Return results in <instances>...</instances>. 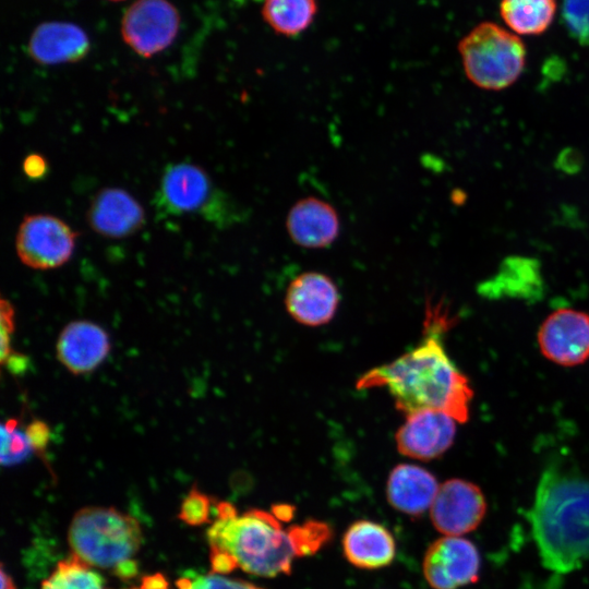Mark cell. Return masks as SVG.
<instances>
[{
    "label": "cell",
    "instance_id": "f1b7e54d",
    "mask_svg": "<svg viewBox=\"0 0 589 589\" xmlns=\"http://www.w3.org/2000/svg\"><path fill=\"white\" fill-rule=\"evenodd\" d=\"M25 435L31 448L44 450L49 442L50 432L43 421L35 420L26 428Z\"/></svg>",
    "mask_w": 589,
    "mask_h": 589
},
{
    "label": "cell",
    "instance_id": "4dcf8cb0",
    "mask_svg": "<svg viewBox=\"0 0 589 589\" xmlns=\"http://www.w3.org/2000/svg\"><path fill=\"white\" fill-rule=\"evenodd\" d=\"M293 507L287 504H278L273 507V514L281 521L289 520L293 515Z\"/></svg>",
    "mask_w": 589,
    "mask_h": 589
},
{
    "label": "cell",
    "instance_id": "ac0fdd59",
    "mask_svg": "<svg viewBox=\"0 0 589 589\" xmlns=\"http://www.w3.org/2000/svg\"><path fill=\"white\" fill-rule=\"evenodd\" d=\"M438 486L429 470L416 465L399 464L388 476L386 497L396 510L417 517L431 508Z\"/></svg>",
    "mask_w": 589,
    "mask_h": 589
},
{
    "label": "cell",
    "instance_id": "e0dca14e",
    "mask_svg": "<svg viewBox=\"0 0 589 589\" xmlns=\"http://www.w3.org/2000/svg\"><path fill=\"white\" fill-rule=\"evenodd\" d=\"M89 39L77 25L68 22H46L32 33L27 52L43 65L76 62L85 58Z\"/></svg>",
    "mask_w": 589,
    "mask_h": 589
},
{
    "label": "cell",
    "instance_id": "83f0119b",
    "mask_svg": "<svg viewBox=\"0 0 589 589\" xmlns=\"http://www.w3.org/2000/svg\"><path fill=\"white\" fill-rule=\"evenodd\" d=\"M1 363L4 364L10 358V338L14 329V309L10 301L1 300Z\"/></svg>",
    "mask_w": 589,
    "mask_h": 589
},
{
    "label": "cell",
    "instance_id": "d6a6232c",
    "mask_svg": "<svg viewBox=\"0 0 589 589\" xmlns=\"http://www.w3.org/2000/svg\"><path fill=\"white\" fill-rule=\"evenodd\" d=\"M1 589H15L12 579L5 574L3 568H1Z\"/></svg>",
    "mask_w": 589,
    "mask_h": 589
},
{
    "label": "cell",
    "instance_id": "9a60e30c",
    "mask_svg": "<svg viewBox=\"0 0 589 589\" xmlns=\"http://www.w3.org/2000/svg\"><path fill=\"white\" fill-rule=\"evenodd\" d=\"M286 228L297 245L323 249L332 245L339 237L340 219L332 204L315 196H306L290 207Z\"/></svg>",
    "mask_w": 589,
    "mask_h": 589
},
{
    "label": "cell",
    "instance_id": "9c48e42d",
    "mask_svg": "<svg viewBox=\"0 0 589 589\" xmlns=\"http://www.w3.org/2000/svg\"><path fill=\"white\" fill-rule=\"evenodd\" d=\"M422 568L426 582L433 589H459L479 580L481 557L469 539L444 536L430 544Z\"/></svg>",
    "mask_w": 589,
    "mask_h": 589
},
{
    "label": "cell",
    "instance_id": "5b68a950",
    "mask_svg": "<svg viewBox=\"0 0 589 589\" xmlns=\"http://www.w3.org/2000/svg\"><path fill=\"white\" fill-rule=\"evenodd\" d=\"M468 80L486 91L513 85L526 64V47L518 35L493 22L474 26L458 44Z\"/></svg>",
    "mask_w": 589,
    "mask_h": 589
},
{
    "label": "cell",
    "instance_id": "d6986e66",
    "mask_svg": "<svg viewBox=\"0 0 589 589\" xmlns=\"http://www.w3.org/2000/svg\"><path fill=\"white\" fill-rule=\"evenodd\" d=\"M342 551L347 561L356 567L377 569L393 562L396 543L384 526L370 520H358L346 530Z\"/></svg>",
    "mask_w": 589,
    "mask_h": 589
},
{
    "label": "cell",
    "instance_id": "7a4b0ae2",
    "mask_svg": "<svg viewBox=\"0 0 589 589\" xmlns=\"http://www.w3.org/2000/svg\"><path fill=\"white\" fill-rule=\"evenodd\" d=\"M528 521L546 569L568 574L589 561V481L566 457L541 472Z\"/></svg>",
    "mask_w": 589,
    "mask_h": 589
},
{
    "label": "cell",
    "instance_id": "8992f818",
    "mask_svg": "<svg viewBox=\"0 0 589 589\" xmlns=\"http://www.w3.org/2000/svg\"><path fill=\"white\" fill-rule=\"evenodd\" d=\"M158 208L170 215L200 214L218 227L244 219L236 201L215 187L208 173L191 163L168 166L157 193Z\"/></svg>",
    "mask_w": 589,
    "mask_h": 589
},
{
    "label": "cell",
    "instance_id": "4fadbf2b",
    "mask_svg": "<svg viewBox=\"0 0 589 589\" xmlns=\"http://www.w3.org/2000/svg\"><path fill=\"white\" fill-rule=\"evenodd\" d=\"M339 302V290L334 280L318 272H305L293 278L285 296V305L290 316L306 326L328 323Z\"/></svg>",
    "mask_w": 589,
    "mask_h": 589
},
{
    "label": "cell",
    "instance_id": "52a82bcc",
    "mask_svg": "<svg viewBox=\"0 0 589 589\" xmlns=\"http://www.w3.org/2000/svg\"><path fill=\"white\" fill-rule=\"evenodd\" d=\"M77 233L62 219L35 214L23 218L15 240L20 261L34 269H53L65 264L75 249Z\"/></svg>",
    "mask_w": 589,
    "mask_h": 589
},
{
    "label": "cell",
    "instance_id": "1f68e13d",
    "mask_svg": "<svg viewBox=\"0 0 589 589\" xmlns=\"http://www.w3.org/2000/svg\"><path fill=\"white\" fill-rule=\"evenodd\" d=\"M166 581L160 575L147 577L143 581L142 589H166Z\"/></svg>",
    "mask_w": 589,
    "mask_h": 589
},
{
    "label": "cell",
    "instance_id": "44dd1931",
    "mask_svg": "<svg viewBox=\"0 0 589 589\" xmlns=\"http://www.w3.org/2000/svg\"><path fill=\"white\" fill-rule=\"evenodd\" d=\"M317 13L316 0H263L262 16L277 34L292 37L306 31Z\"/></svg>",
    "mask_w": 589,
    "mask_h": 589
},
{
    "label": "cell",
    "instance_id": "8fae6325",
    "mask_svg": "<svg viewBox=\"0 0 589 589\" xmlns=\"http://www.w3.org/2000/svg\"><path fill=\"white\" fill-rule=\"evenodd\" d=\"M538 342L544 357L564 366L589 359V315L573 309H560L541 324Z\"/></svg>",
    "mask_w": 589,
    "mask_h": 589
},
{
    "label": "cell",
    "instance_id": "cb8c5ba5",
    "mask_svg": "<svg viewBox=\"0 0 589 589\" xmlns=\"http://www.w3.org/2000/svg\"><path fill=\"white\" fill-rule=\"evenodd\" d=\"M563 16L572 36L589 45V0H564Z\"/></svg>",
    "mask_w": 589,
    "mask_h": 589
},
{
    "label": "cell",
    "instance_id": "ffe728a7",
    "mask_svg": "<svg viewBox=\"0 0 589 589\" xmlns=\"http://www.w3.org/2000/svg\"><path fill=\"white\" fill-rule=\"evenodd\" d=\"M501 17L516 35H540L552 24L556 0H502Z\"/></svg>",
    "mask_w": 589,
    "mask_h": 589
},
{
    "label": "cell",
    "instance_id": "6da1fadb",
    "mask_svg": "<svg viewBox=\"0 0 589 589\" xmlns=\"http://www.w3.org/2000/svg\"><path fill=\"white\" fill-rule=\"evenodd\" d=\"M442 310L441 303L432 306L429 302L420 342L394 361L365 372L357 388L385 387L406 416L434 409L466 422L473 393L445 350L443 337L450 320Z\"/></svg>",
    "mask_w": 589,
    "mask_h": 589
},
{
    "label": "cell",
    "instance_id": "ba28073f",
    "mask_svg": "<svg viewBox=\"0 0 589 589\" xmlns=\"http://www.w3.org/2000/svg\"><path fill=\"white\" fill-rule=\"evenodd\" d=\"M179 25V12L168 0H136L124 12L121 34L137 55L149 58L172 44Z\"/></svg>",
    "mask_w": 589,
    "mask_h": 589
},
{
    "label": "cell",
    "instance_id": "3957f363",
    "mask_svg": "<svg viewBox=\"0 0 589 589\" xmlns=\"http://www.w3.org/2000/svg\"><path fill=\"white\" fill-rule=\"evenodd\" d=\"M207 537L215 574L239 567L255 576L276 577L289 574L298 557L290 528L285 530L273 513L251 509L238 515L228 502L217 504Z\"/></svg>",
    "mask_w": 589,
    "mask_h": 589
},
{
    "label": "cell",
    "instance_id": "7c38bea8",
    "mask_svg": "<svg viewBox=\"0 0 589 589\" xmlns=\"http://www.w3.org/2000/svg\"><path fill=\"white\" fill-rule=\"evenodd\" d=\"M456 422L448 413L434 409L409 413L395 434L397 449L419 460L437 458L453 445Z\"/></svg>",
    "mask_w": 589,
    "mask_h": 589
},
{
    "label": "cell",
    "instance_id": "7402d4cb",
    "mask_svg": "<svg viewBox=\"0 0 589 589\" xmlns=\"http://www.w3.org/2000/svg\"><path fill=\"white\" fill-rule=\"evenodd\" d=\"M77 556L59 563L56 570L43 582L41 589H110L105 579L93 572Z\"/></svg>",
    "mask_w": 589,
    "mask_h": 589
},
{
    "label": "cell",
    "instance_id": "f546056e",
    "mask_svg": "<svg viewBox=\"0 0 589 589\" xmlns=\"http://www.w3.org/2000/svg\"><path fill=\"white\" fill-rule=\"evenodd\" d=\"M22 168L25 176L33 180L43 179L49 170L47 159L37 153L27 155L23 160Z\"/></svg>",
    "mask_w": 589,
    "mask_h": 589
},
{
    "label": "cell",
    "instance_id": "484cf974",
    "mask_svg": "<svg viewBox=\"0 0 589 589\" xmlns=\"http://www.w3.org/2000/svg\"><path fill=\"white\" fill-rule=\"evenodd\" d=\"M179 589H264L240 579H230L218 574H209L195 579H180Z\"/></svg>",
    "mask_w": 589,
    "mask_h": 589
},
{
    "label": "cell",
    "instance_id": "2e32d148",
    "mask_svg": "<svg viewBox=\"0 0 589 589\" xmlns=\"http://www.w3.org/2000/svg\"><path fill=\"white\" fill-rule=\"evenodd\" d=\"M87 221L101 236L124 238L143 227L145 212L125 190L105 188L93 199L87 211Z\"/></svg>",
    "mask_w": 589,
    "mask_h": 589
},
{
    "label": "cell",
    "instance_id": "5bb4252c",
    "mask_svg": "<svg viewBox=\"0 0 589 589\" xmlns=\"http://www.w3.org/2000/svg\"><path fill=\"white\" fill-rule=\"evenodd\" d=\"M110 348L106 329L92 321L75 320L60 332L56 354L70 373L83 375L96 370L108 357Z\"/></svg>",
    "mask_w": 589,
    "mask_h": 589
},
{
    "label": "cell",
    "instance_id": "836d02e7",
    "mask_svg": "<svg viewBox=\"0 0 589 589\" xmlns=\"http://www.w3.org/2000/svg\"><path fill=\"white\" fill-rule=\"evenodd\" d=\"M111 1H121V0H111Z\"/></svg>",
    "mask_w": 589,
    "mask_h": 589
},
{
    "label": "cell",
    "instance_id": "277c9868",
    "mask_svg": "<svg viewBox=\"0 0 589 589\" xmlns=\"http://www.w3.org/2000/svg\"><path fill=\"white\" fill-rule=\"evenodd\" d=\"M137 521L111 507L80 509L69 529L73 554L89 566L111 569L122 578L136 574L133 556L141 545Z\"/></svg>",
    "mask_w": 589,
    "mask_h": 589
},
{
    "label": "cell",
    "instance_id": "d4e9b609",
    "mask_svg": "<svg viewBox=\"0 0 589 589\" xmlns=\"http://www.w3.org/2000/svg\"><path fill=\"white\" fill-rule=\"evenodd\" d=\"M16 421L10 420L2 426V464H14L26 456L31 448L26 435L16 433Z\"/></svg>",
    "mask_w": 589,
    "mask_h": 589
},
{
    "label": "cell",
    "instance_id": "30bf717a",
    "mask_svg": "<svg viewBox=\"0 0 589 589\" xmlns=\"http://www.w3.org/2000/svg\"><path fill=\"white\" fill-rule=\"evenodd\" d=\"M486 509L482 490L470 481L455 478L438 486L430 517L435 529L444 536H462L479 527Z\"/></svg>",
    "mask_w": 589,
    "mask_h": 589
},
{
    "label": "cell",
    "instance_id": "603a6c76",
    "mask_svg": "<svg viewBox=\"0 0 589 589\" xmlns=\"http://www.w3.org/2000/svg\"><path fill=\"white\" fill-rule=\"evenodd\" d=\"M290 531L298 557L314 554L332 536L329 526L317 520L292 526Z\"/></svg>",
    "mask_w": 589,
    "mask_h": 589
},
{
    "label": "cell",
    "instance_id": "4316f807",
    "mask_svg": "<svg viewBox=\"0 0 589 589\" xmlns=\"http://www.w3.org/2000/svg\"><path fill=\"white\" fill-rule=\"evenodd\" d=\"M209 497L192 489L182 502L179 518L189 525L204 524L209 517Z\"/></svg>",
    "mask_w": 589,
    "mask_h": 589
}]
</instances>
